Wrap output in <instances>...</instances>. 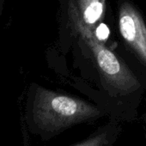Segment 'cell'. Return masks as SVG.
<instances>
[{
    "label": "cell",
    "mask_w": 146,
    "mask_h": 146,
    "mask_svg": "<svg viewBox=\"0 0 146 146\" xmlns=\"http://www.w3.org/2000/svg\"><path fill=\"white\" fill-rule=\"evenodd\" d=\"M119 26L125 41L146 64V26L138 11L131 4L121 6Z\"/></svg>",
    "instance_id": "obj_3"
},
{
    "label": "cell",
    "mask_w": 146,
    "mask_h": 146,
    "mask_svg": "<svg viewBox=\"0 0 146 146\" xmlns=\"http://www.w3.org/2000/svg\"><path fill=\"white\" fill-rule=\"evenodd\" d=\"M104 10L103 0H92L84 11V20L88 24H94L102 17Z\"/></svg>",
    "instance_id": "obj_4"
},
{
    "label": "cell",
    "mask_w": 146,
    "mask_h": 146,
    "mask_svg": "<svg viewBox=\"0 0 146 146\" xmlns=\"http://www.w3.org/2000/svg\"><path fill=\"white\" fill-rule=\"evenodd\" d=\"M108 35H109V29H108V26L104 23L100 24L96 30V37L97 40H99V41L106 40L108 39Z\"/></svg>",
    "instance_id": "obj_6"
},
{
    "label": "cell",
    "mask_w": 146,
    "mask_h": 146,
    "mask_svg": "<svg viewBox=\"0 0 146 146\" xmlns=\"http://www.w3.org/2000/svg\"><path fill=\"white\" fill-rule=\"evenodd\" d=\"M84 35L108 84L114 90L125 93L134 90L139 86L137 78L112 51L97 40L90 31H84Z\"/></svg>",
    "instance_id": "obj_2"
},
{
    "label": "cell",
    "mask_w": 146,
    "mask_h": 146,
    "mask_svg": "<svg viewBox=\"0 0 146 146\" xmlns=\"http://www.w3.org/2000/svg\"><path fill=\"white\" fill-rule=\"evenodd\" d=\"M108 142V132H102L88 138L87 140L77 144L76 146H107Z\"/></svg>",
    "instance_id": "obj_5"
},
{
    "label": "cell",
    "mask_w": 146,
    "mask_h": 146,
    "mask_svg": "<svg viewBox=\"0 0 146 146\" xmlns=\"http://www.w3.org/2000/svg\"><path fill=\"white\" fill-rule=\"evenodd\" d=\"M99 115V109L85 101L43 88L36 90L32 107L35 125L47 132L58 131Z\"/></svg>",
    "instance_id": "obj_1"
}]
</instances>
